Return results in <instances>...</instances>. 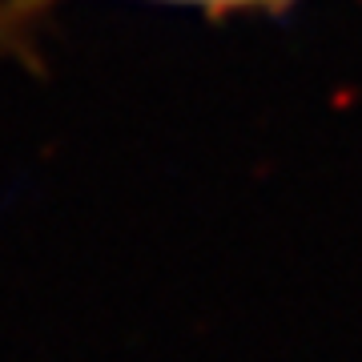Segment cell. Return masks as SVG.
Segmentation results:
<instances>
[{
	"label": "cell",
	"mask_w": 362,
	"mask_h": 362,
	"mask_svg": "<svg viewBox=\"0 0 362 362\" xmlns=\"http://www.w3.org/2000/svg\"><path fill=\"white\" fill-rule=\"evenodd\" d=\"M61 4H69V0H0V57L33 45L37 28ZM141 4L194 8L202 16H233V13H254V8H286V4H298V0H141Z\"/></svg>",
	"instance_id": "1"
}]
</instances>
